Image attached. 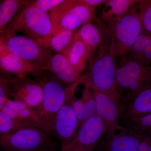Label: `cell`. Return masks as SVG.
Instances as JSON below:
<instances>
[{"label":"cell","instance_id":"obj_3","mask_svg":"<svg viewBox=\"0 0 151 151\" xmlns=\"http://www.w3.org/2000/svg\"><path fill=\"white\" fill-rule=\"evenodd\" d=\"M115 89L126 108L132 98L151 84V66H147L127 57L117 59Z\"/></svg>","mask_w":151,"mask_h":151},{"label":"cell","instance_id":"obj_21","mask_svg":"<svg viewBox=\"0 0 151 151\" xmlns=\"http://www.w3.org/2000/svg\"><path fill=\"white\" fill-rule=\"evenodd\" d=\"M0 111L11 119L32 123L37 127L43 130L48 134H50L46 122L36 109L29 108L26 106L20 110H14L3 105Z\"/></svg>","mask_w":151,"mask_h":151},{"label":"cell","instance_id":"obj_28","mask_svg":"<svg viewBox=\"0 0 151 151\" xmlns=\"http://www.w3.org/2000/svg\"><path fill=\"white\" fill-rule=\"evenodd\" d=\"M64 0H37L27 1L29 6L38 9L48 14L56 7L63 2Z\"/></svg>","mask_w":151,"mask_h":151},{"label":"cell","instance_id":"obj_11","mask_svg":"<svg viewBox=\"0 0 151 151\" xmlns=\"http://www.w3.org/2000/svg\"><path fill=\"white\" fill-rule=\"evenodd\" d=\"M104 132L103 121L96 114L81 124L72 140L60 151H93Z\"/></svg>","mask_w":151,"mask_h":151},{"label":"cell","instance_id":"obj_7","mask_svg":"<svg viewBox=\"0 0 151 151\" xmlns=\"http://www.w3.org/2000/svg\"><path fill=\"white\" fill-rule=\"evenodd\" d=\"M43 90V101L41 106L36 109L44 119L50 134L53 133L55 119L57 113L65 101L68 86L51 72L44 71L37 78Z\"/></svg>","mask_w":151,"mask_h":151},{"label":"cell","instance_id":"obj_33","mask_svg":"<svg viewBox=\"0 0 151 151\" xmlns=\"http://www.w3.org/2000/svg\"><path fill=\"white\" fill-rule=\"evenodd\" d=\"M35 151H55L53 149H43V150H37Z\"/></svg>","mask_w":151,"mask_h":151},{"label":"cell","instance_id":"obj_23","mask_svg":"<svg viewBox=\"0 0 151 151\" xmlns=\"http://www.w3.org/2000/svg\"><path fill=\"white\" fill-rule=\"evenodd\" d=\"M120 125L125 132L144 136L151 132V114L144 117L121 120Z\"/></svg>","mask_w":151,"mask_h":151},{"label":"cell","instance_id":"obj_12","mask_svg":"<svg viewBox=\"0 0 151 151\" xmlns=\"http://www.w3.org/2000/svg\"><path fill=\"white\" fill-rule=\"evenodd\" d=\"M11 97L14 100L24 103L29 108L38 109L43 101L42 86L37 81L28 77H17L12 86Z\"/></svg>","mask_w":151,"mask_h":151},{"label":"cell","instance_id":"obj_27","mask_svg":"<svg viewBox=\"0 0 151 151\" xmlns=\"http://www.w3.org/2000/svg\"><path fill=\"white\" fill-rule=\"evenodd\" d=\"M29 127H37L35 124L30 122L17 121L11 119L0 111V135Z\"/></svg>","mask_w":151,"mask_h":151},{"label":"cell","instance_id":"obj_16","mask_svg":"<svg viewBox=\"0 0 151 151\" xmlns=\"http://www.w3.org/2000/svg\"><path fill=\"white\" fill-rule=\"evenodd\" d=\"M151 84H150L132 98L125 108L121 120L144 117L151 114Z\"/></svg>","mask_w":151,"mask_h":151},{"label":"cell","instance_id":"obj_25","mask_svg":"<svg viewBox=\"0 0 151 151\" xmlns=\"http://www.w3.org/2000/svg\"><path fill=\"white\" fill-rule=\"evenodd\" d=\"M76 30H63L52 35L50 48L52 51L61 53L72 40Z\"/></svg>","mask_w":151,"mask_h":151},{"label":"cell","instance_id":"obj_14","mask_svg":"<svg viewBox=\"0 0 151 151\" xmlns=\"http://www.w3.org/2000/svg\"><path fill=\"white\" fill-rule=\"evenodd\" d=\"M47 71L51 72L63 83L67 85L76 83L88 86L82 76L76 71L70 63L61 53L52 54Z\"/></svg>","mask_w":151,"mask_h":151},{"label":"cell","instance_id":"obj_24","mask_svg":"<svg viewBox=\"0 0 151 151\" xmlns=\"http://www.w3.org/2000/svg\"><path fill=\"white\" fill-rule=\"evenodd\" d=\"M26 2L21 0H4L0 3V34Z\"/></svg>","mask_w":151,"mask_h":151},{"label":"cell","instance_id":"obj_26","mask_svg":"<svg viewBox=\"0 0 151 151\" xmlns=\"http://www.w3.org/2000/svg\"><path fill=\"white\" fill-rule=\"evenodd\" d=\"M138 6L142 27L141 33L151 35V1L139 0Z\"/></svg>","mask_w":151,"mask_h":151},{"label":"cell","instance_id":"obj_6","mask_svg":"<svg viewBox=\"0 0 151 151\" xmlns=\"http://www.w3.org/2000/svg\"><path fill=\"white\" fill-rule=\"evenodd\" d=\"M49 134L38 127H29L0 135V149L4 151H35L53 149L55 143Z\"/></svg>","mask_w":151,"mask_h":151},{"label":"cell","instance_id":"obj_22","mask_svg":"<svg viewBox=\"0 0 151 151\" xmlns=\"http://www.w3.org/2000/svg\"><path fill=\"white\" fill-rule=\"evenodd\" d=\"M126 56L143 65L150 66L151 35L140 33Z\"/></svg>","mask_w":151,"mask_h":151},{"label":"cell","instance_id":"obj_32","mask_svg":"<svg viewBox=\"0 0 151 151\" xmlns=\"http://www.w3.org/2000/svg\"><path fill=\"white\" fill-rule=\"evenodd\" d=\"M9 52L1 40H0V57Z\"/></svg>","mask_w":151,"mask_h":151},{"label":"cell","instance_id":"obj_31","mask_svg":"<svg viewBox=\"0 0 151 151\" xmlns=\"http://www.w3.org/2000/svg\"><path fill=\"white\" fill-rule=\"evenodd\" d=\"M106 0H80L81 3L86 5L95 7L104 4Z\"/></svg>","mask_w":151,"mask_h":151},{"label":"cell","instance_id":"obj_13","mask_svg":"<svg viewBox=\"0 0 151 151\" xmlns=\"http://www.w3.org/2000/svg\"><path fill=\"white\" fill-rule=\"evenodd\" d=\"M45 70L43 68L8 52L0 57V74L14 75L19 78L33 76L39 78Z\"/></svg>","mask_w":151,"mask_h":151},{"label":"cell","instance_id":"obj_9","mask_svg":"<svg viewBox=\"0 0 151 151\" xmlns=\"http://www.w3.org/2000/svg\"><path fill=\"white\" fill-rule=\"evenodd\" d=\"M97 106V114L103 121L105 137L122 131L120 120L125 108L121 97H116L94 88H90Z\"/></svg>","mask_w":151,"mask_h":151},{"label":"cell","instance_id":"obj_4","mask_svg":"<svg viewBox=\"0 0 151 151\" xmlns=\"http://www.w3.org/2000/svg\"><path fill=\"white\" fill-rule=\"evenodd\" d=\"M95 12V7L80 0H64L48 13L52 24V35L63 30H76L88 22L96 20Z\"/></svg>","mask_w":151,"mask_h":151},{"label":"cell","instance_id":"obj_30","mask_svg":"<svg viewBox=\"0 0 151 151\" xmlns=\"http://www.w3.org/2000/svg\"><path fill=\"white\" fill-rule=\"evenodd\" d=\"M136 151H151V132L145 136Z\"/></svg>","mask_w":151,"mask_h":151},{"label":"cell","instance_id":"obj_15","mask_svg":"<svg viewBox=\"0 0 151 151\" xmlns=\"http://www.w3.org/2000/svg\"><path fill=\"white\" fill-rule=\"evenodd\" d=\"M147 134L135 135L125 132L123 129L119 134L105 137L102 151H136Z\"/></svg>","mask_w":151,"mask_h":151},{"label":"cell","instance_id":"obj_18","mask_svg":"<svg viewBox=\"0 0 151 151\" xmlns=\"http://www.w3.org/2000/svg\"><path fill=\"white\" fill-rule=\"evenodd\" d=\"M139 0H106L100 14V21L107 24L117 21Z\"/></svg>","mask_w":151,"mask_h":151},{"label":"cell","instance_id":"obj_29","mask_svg":"<svg viewBox=\"0 0 151 151\" xmlns=\"http://www.w3.org/2000/svg\"><path fill=\"white\" fill-rule=\"evenodd\" d=\"M17 78L16 76L12 78L0 77V110L4 105L6 97H11L12 86Z\"/></svg>","mask_w":151,"mask_h":151},{"label":"cell","instance_id":"obj_17","mask_svg":"<svg viewBox=\"0 0 151 151\" xmlns=\"http://www.w3.org/2000/svg\"><path fill=\"white\" fill-rule=\"evenodd\" d=\"M61 54L79 75L86 69L88 63L87 50L75 32L72 40Z\"/></svg>","mask_w":151,"mask_h":151},{"label":"cell","instance_id":"obj_10","mask_svg":"<svg viewBox=\"0 0 151 151\" xmlns=\"http://www.w3.org/2000/svg\"><path fill=\"white\" fill-rule=\"evenodd\" d=\"M76 83L68 86L64 103L55 116L53 133L59 139L61 148L67 145L72 140L78 129V121L74 109L73 103L77 86Z\"/></svg>","mask_w":151,"mask_h":151},{"label":"cell","instance_id":"obj_8","mask_svg":"<svg viewBox=\"0 0 151 151\" xmlns=\"http://www.w3.org/2000/svg\"><path fill=\"white\" fill-rule=\"evenodd\" d=\"M0 40L10 53L46 70L52 54L50 48L27 37L17 34H0Z\"/></svg>","mask_w":151,"mask_h":151},{"label":"cell","instance_id":"obj_19","mask_svg":"<svg viewBox=\"0 0 151 151\" xmlns=\"http://www.w3.org/2000/svg\"><path fill=\"white\" fill-rule=\"evenodd\" d=\"M75 32L86 47L88 62L90 65L101 40L98 28L89 22L81 26Z\"/></svg>","mask_w":151,"mask_h":151},{"label":"cell","instance_id":"obj_5","mask_svg":"<svg viewBox=\"0 0 151 151\" xmlns=\"http://www.w3.org/2000/svg\"><path fill=\"white\" fill-rule=\"evenodd\" d=\"M139 2V1H138ZM138 2L117 21L108 24L116 59L125 56L141 32Z\"/></svg>","mask_w":151,"mask_h":151},{"label":"cell","instance_id":"obj_20","mask_svg":"<svg viewBox=\"0 0 151 151\" xmlns=\"http://www.w3.org/2000/svg\"><path fill=\"white\" fill-rule=\"evenodd\" d=\"M73 109L78 121V128L87 119L97 114V106L91 89L85 86L80 99H76Z\"/></svg>","mask_w":151,"mask_h":151},{"label":"cell","instance_id":"obj_2","mask_svg":"<svg viewBox=\"0 0 151 151\" xmlns=\"http://www.w3.org/2000/svg\"><path fill=\"white\" fill-rule=\"evenodd\" d=\"M27 2V1L1 33L15 35L23 32L30 38L50 48L52 27L48 14L29 6Z\"/></svg>","mask_w":151,"mask_h":151},{"label":"cell","instance_id":"obj_1","mask_svg":"<svg viewBox=\"0 0 151 151\" xmlns=\"http://www.w3.org/2000/svg\"><path fill=\"white\" fill-rule=\"evenodd\" d=\"M96 21L101 40L89 70L82 76L89 88L120 97L115 89L117 59L113 52L111 31L107 24L98 19Z\"/></svg>","mask_w":151,"mask_h":151}]
</instances>
